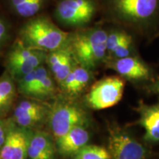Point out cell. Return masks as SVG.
<instances>
[{"mask_svg":"<svg viewBox=\"0 0 159 159\" xmlns=\"http://www.w3.org/2000/svg\"><path fill=\"white\" fill-rule=\"evenodd\" d=\"M102 22L154 39L159 35V0H99Z\"/></svg>","mask_w":159,"mask_h":159,"instance_id":"cell-1","label":"cell"},{"mask_svg":"<svg viewBox=\"0 0 159 159\" xmlns=\"http://www.w3.org/2000/svg\"><path fill=\"white\" fill-rule=\"evenodd\" d=\"M101 21L70 32L69 45L78 64L94 71L108 59L107 28Z\"/></svg>","mask_w":159,"mask_h":159,"instance_id":"cell-2","label":"cell"},{"mask_svg":"<svg viewBox=\"0 0 159 159\" xmlns=\"http://www.w3.org/2000/svg\"><path fill=\"white\" fill-rule=\"evenodd\" d=\"M69 38L70 33L60 28L49 17L35 16L20 28L18 39L27 47L49 52L66 45Z\"/></svg>","mask_w":159,"mask_h":159,"instance_id":"cell-3","label":"cell"},{"mask_svg":"<svg viewBox=\"0 0 159 159\" xmlns=\"http://www.w3.org/2000/svg\"><path fill=\"white\" fill-rule=\"evenodd\" d=\"M71 97H57L50 105L48 123L55 139L64 135L77 126L89 125V113L85 108L71 99Z\"/></svg>","mask_w":159,"mask_h":159,"instance_id":"cell-4","label":"cell"},{"mask_svg":"<svg viewBox=\"0 0 159 159\" xmlns=\"http://www.w3.org/2000/svg\"><path fill=\"white\" fill-rule=\"evenodd\" d=\"M100 15L99 0H58L54 17L60 25L77 30L90 26Z\"/></svg>","mask_w":159,"mask_h":159,"instance_id":"cell-5","label":"cell"},{"mask_svg":"<svg viewBox=\"0 0 159 159\" xmlns=\"http://www.w3.org/2000/svg\"><path fill=\"white\" fill-rule=\"evenodd\" d=\"M47 52L27 47L17 39L5 57V68L16 82L39 66L46 64Z\"/></svg>","mask_w":159,"mask_h":159,"instance_id":"cell-6","label":"cell"},{"mask_svg":"<svg viewBox=\"0 0 159 159\" xmlns=\"http://www.w3.org/2000/svg\"><path fill=\"white\" fill-rule=\"evenodd\" d=\"M108 134V150L111 159H146L148 157V149L116 123H109Z\"/></svg>","mask_w":159,"mask_h":159,"instance_id":"cell-7","label":"cell"},{"mask_svg":"<svg viewBox=\"0 0 159 159\" xmlns=\"http://www.w3.org/2000/svg\"><path fill=\"white\" fill-rule=\"evenodd\" d=\"M125 80L111 75L97 81L85 96V103L93 110H103L118 104L122 98Z\"/></svg>","mask_w":159,"mask_h":159,"instance_id":"cell-8","label":"cell"},{"mask_svg":"<svg viewBox=\"0 0 159 159\" xmlns=\"http://www.w3.org/2000/svg\"><path fill=\"white\" fill-rule=\"evenodd\" d=\"M49 110L50 104L45 101L27 98L15 107L12 119L19 126L33 130L48 120Z\"/></svg>","mask_w":159,"mask_h":159,"instance_id":"cell-9","label":"cell"},{"mask_svg":"<svg viewBox=\"0 0 159 159\" xmlns=\"http://www.w3.org/2000/svg\"><path fill=\"white\" fill-rule=\"evenodd\" d=\"M105 66L116 71L122 78L132 82L148 81L152 75L150 66L139 55L108 60Z\"/></svg>","mask_w":159,"mask_h":159,"instance_id":"cell-10","label":"cell"},{"mask_svg":"<svg viewBox=\"0 0 159 159\" xmlns=\"http://www.w3.org/2000/svg\"><path fill=\"white\" fill-rule=\"evenodd\" d=\"M33 130L19 126L12 119L7 120V135L0 151V159H27Z\"/></svg>","mask_w":159,"mask_h":159,"instance_id":"cell-11","label":"cell"},{"mask_svg":"<svg viewBox=\"0 0 159 159\" xmlns=\"http://www.w3.org/2000/svg\"><path fill=\"white\" fill-rule=\"evenodd\" d=\"M77 64L69 41L66 45L47 53L46 65L60 87Z\"/></svg>","mask_w":159,"mask_h":159,"instance_id":"cell-12","label":"cell"},{"mask_svg":"<svg viewBox=\"0 0 159 159\" xmlns=\"http://www.w3.org/2000/svg\"><path fill=\"white\" fill-rule=\"evenodd\" d=\"M136 111L139 114L138 124L144 130V140L159 143V103L149 105L140 101Z\"/></svg>","mask_w":159,"mask_h":159,"instance_id":"cell-13","label":"cell"},{"mask_svg":"<svg viewBox=\"0 0 159 159\" xmlns=\"http://www.w3.org/2000/svg\"><path fill=\"white\" fill-rule=\"evenodd\" d=\"M91 136L85 126H77L64 135L55 139L56 150L63 156H75L88 144Z\"/></svg>","mask_w":159,"mask_h":159,"instance_id":"cell-14","label":"cell"},{"mask_svg":"<svg viewBox=\"0 0 159 159\" xmlns=\"http://www.w3.org/2000/svg\"><path fill=\"white\" fill-rule=\"evenodd\" d=\"M54 139L48 132L33 130L27 149L29 159H54L56 151Z\"/></svg>","mask_w":159,"mask_h":159,"instance_id":"cell-15","label":"cell"},{"mask_svg":"<svg viewBox=\"0 0 159 159\" xmlns=\"http://www.w3.org/2000/svg\"><path fill=\"white\" fill-rule=\"evenodd\" d=\"M92 72V70L77 63L66 77L61 88L68 97L73 98L78 96L90 84L93 78Z\"/></svg>","mask_w":159,"mask_h":159,"instance_id":"cell-16","label":"cell"},{"mask_svg":"<svg viewBox=\"0 0 159 159\" xmlns=\"http://www.w3.org/2000/svg\"><path fill=\"white\" fill-rule=\"evenodd\" d=\"M17 91L16 83L5 71L0 76V118H3L11 111Z\"/></svg>","mask_w":159,"mask_h":159,"instance_id":"cell-17","label":"cell"},{"mask_svg":"<svg viewBox=\"0 0 159 159\" xmlns=\"http://www.w3.org/2000/svg\"><path fill=\"white\" fill-rule=\"evenodd\" d=\"M46 2L47 0H9L10 6L16 14L27 19L39 14Z\"/></svg>","mask_w":159,"mask_h":159,"instance_id":"cell-18","label":"cell"},{"mask_svg":"<svg viewBox=\"0 0 159 159\" xmlns=\"http://www.w3.org/2000/svg\"><path fill=\"white\" fill-rule=\"evenodd\" d=\"M74 159H111V158L108 149L88 144L75 155Z\"/></svg>","mask_w":159,"mask_h":159,"instance_id":"cell-19","label":"cell"},{"mask_svg":"<svg viewBox=\"0 0 159 159\" xmlns=\"http://www.w3.org/2000/svg\"><path fill=\"white\" fill-rule=\"evenodd\" d=\"M10 38V27L8 23L0 16V49L7 42Z\"/></svg>","mask_w":159,"mask_h":159,"instance_id":"cell-20","label":"cell"},{"mask_svg":"<svg viewBox=\"0 0 159 159\" xmlns=\"http://www.w3.org/2000/svg\"><path fill=\"white\" fill-rule=\"evenodd\" d=\"M7 131V120L0 118V151L5 142Z\"/></svg>","mask_w":159,"mask_h":159,"instance_id":"cell-21","label":"cell"},{"mask_svg":"<svg viewBox=\"0 0 159 159\" xmlns=\"http://www.w3.org/2000/svg\"><path fill=\"white\" fill-rule=\"evenodd\" d=\"M150 91L152 93L159 95V75L154 80L152 84L150 85Z\"/></svg>","mask_w":159,"mask_h":159,"instance_id":"cell-22","label":"cell"}]
</instances>
